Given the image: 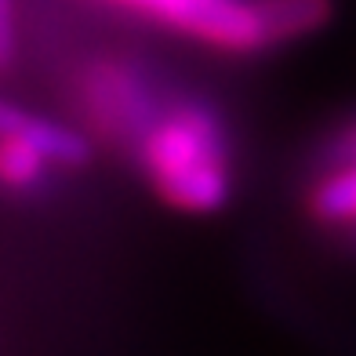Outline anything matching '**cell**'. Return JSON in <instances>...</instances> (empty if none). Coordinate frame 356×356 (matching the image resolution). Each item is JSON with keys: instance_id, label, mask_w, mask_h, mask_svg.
<instances>
[{"instance_id": "cell-1", "label": "cell", "mask_w": 356, "mask_h": 356, "mask_svg": "<svg viewBox=\"0 0 356 356\" xmlns=\"http://www.w3.org/2000/svg\"><path fill=\"white\" fill-rule=\"evenodd\" d=\"M138 156L156 197L175 211L211 215L229 200V145L207 106L178 102L153 117L138 138Z\"/></svg>"}, {"instance_id": "cell-2", "label": "cell", "mask_w": 356, "mask_h": 356, "mask_svg": "<svg viewBox=\"0 0 356 356\" xmlns=\"http://www.w3.org/2000/svg\"><path fill=\"white\" fill-rule=\"evenodd\" d=\"M113 4L182 29L215 51L251 55L269 47L251 0H113Z\"/></svg>"}, {"instance_id": "cell-3", "label": "cell", "mask_w": 356, "mask_h": 356, "mask_svg": "<svg viewBox=\"0 0 356 356\" xmlns=\"http://www.w3.org/2000/svg\"><path fill=\"white\" fill-rule=\"evenodd\" d=\"M80 102L106 138H142L153 120L149 95L120 62H95L80 80Z\"/></svg>"}, {"instance_id": "cell-4", "label": "cell", "mask_w": 356, "mask_h": 356, "mask_svg": "<svg viewBox=\"0 0 356 356\" xmlns=\"http://www.w3.org/2000/svg\"><path fill=\"white\" fill-rule=\"evenodd\" d=\"M22 138L29 145H37V149L51 160L58 168H80L88 160V138L70 131V127H58L44 117H29L22 113L19 106H8L0 99V138Z\"/></svg>"}, {"instance_id": "cell-5", "label": "cell", "mask_w": 356, "mask_h": 356, "mask_svg": "<svg viewBox=\"0 0 356 356\" xmlns=\"http://www.w3.org/2000/svg\"><path fill=\"white\" fill-rule=\"evenodd\" d=\"M305 211L313 222L327 229H349L356 215V171H353V135L342 142L338 160L316 175V182L305 193Z\"/></svg>"}, {"instance_id": "cell-6", "label": "cell", "mask_w": 356, "mask_h": 356, "mask_svg": "<svg viewBox=\"0 0 356 356\" xmlns=\"http://www.w3.org/2000/svg\"><path fill=\"white\" fill-rule=\"evenodd\" d=\"M251 4L258 11V22H262L269 47L313 37L334 15L331 0H251Z\"/></svg>"}, {"instance_id": "cell-7", "label": "cell", "mask_w": 356, "mask_h": 356, "mask_svg": "<svg viewBox=\"0 0 356 356\" xmlns=\"http://www.w3.org/2000/svg\"><path fill=\"white\" fill-rule=\"evenodd\" d=\"M47 168H51V160H47L37 145H29L22 138H0V186L11 189V193H26L33 189L37 182H44Z\"/></svg>"}, {"instance_id": "cell-8", "label": "cell", "mask_w": 356, "mask_h": 356, "mask_svg": "<svg viewBox=\"0 0 356 356\" xmlns=\"http://www.w3.org/2000/svg\"><path fill=\"white\" fill-rule=\"evenodd\" d=\"M15 44H19V22H15V0H0V73L11 66Z\"/></svg>"}]
</instances>
